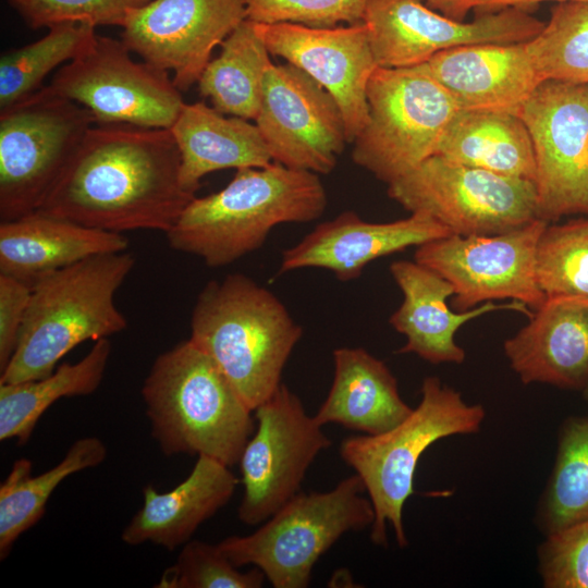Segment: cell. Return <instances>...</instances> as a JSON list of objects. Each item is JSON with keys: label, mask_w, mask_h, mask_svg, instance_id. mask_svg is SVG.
I'll return each mask as SVG.
<instances>
[{"label": "cell", "mask_w": 588, "mask_h": 588, "mask_svg": "<svg viewBox=\"0 0 588 588\" xmlns=\"http://www.w3.org/2000/svg\"><path fill=\"white\" fill-rule=\"evenodd\" d=\"M169 128L94 124L37 211L103 231L164 234L195 195Z\"/></svg>", "instance_id": "6da1fadb"}, {"label": "cell", "mask_w": 588, "mask_h": 588, "mask_svg": "<svg viewBox=\"0 0 588 588\" xmlns=\"http://www.w3.org/2000/svg\"><path fill=\"white\" fill-rule=\"evenodd\" d=\"M327 205L316 173L278 162L241 168L219 192L195 196L166 236L174 250L219 268L259 249L279 224L319 219Z\"/></svg>", "instance_id": "7a4b0ae2"}, {"label": "cell", "mask_w": 588, "mask_h": 588, "mask_svg": "<svg viewBox=\"0 0 588 588\" xmlns=\"http://www.w3.org/2000/svg\"><path fill=\"white\" fill-rule=\"evenodd\" d=\"M303 328L269 289L244 273L207 282L191 317L189 340L255 411L282 383Z\"/></svg>", "instance_id": "3957f363"}, {"label": "cell", "mask_w": 588, "mask_h": 588, "mask_svg": "<svg viewBox=\"0 0 588 588\" xmlns=\"http://www.w3.org/2000/svg\"><path fill=\"white\" fill-rule=\"evenodd\" d=\"M140 394L166 456L206 455L231 467L255 431L253 411L189 339L156 357Z\"/></svg>", "instance_id": "277c9868"}, {"label": "cell", "mask_w": 588, "mask_h": 588, "mask_svg": "<svg viewBox=\"0 0 588 588\" xmlns=\"http://www.w3.org/2000/svg\"><path fill=\"white\" fill-rule=\"evenodd\" d=\"M135 262L127 250L97 255L37 281L0 383L44 378L83 342L125 330L127 320L115 306L114 295Z\"/></svg>", "instance_id": "5b68a950"}, {"label": "cell", "mask_w": 588, "mask_h": 588, "mask_svg": "<svg viewBox=\"0 0 588 588\" xmlns=\"http://www.w3.org/2000/svg\"><path fill=\"white\" fill-rule=\"evenodd\" d=\"M421 399L411 414L385 432L351 437L342 441L340 455L364 482L375 511L370 540L387 544L391 525L397 544L407 546L403 507L414 494L418 462L440 439L479 431L485 417L480 404L467 403L462 394L430 376L421 383Z\"/></svg>", "instance_id": "8992f818"}, {"label": "cell", "mask_w": 588, "mask_h": 588, "mask_svg": "<svg viewBox=\"0 0 588 588\" xmlns=\"http://www.w3.org/2000/svg\"><path fill=\"white\" fill-rule=\"evenodd\" d=\"M355 474L326 492H298L247 536L218 546L237 567H258L274 588L308 587L315 564L343 535L370 527L371 501Z\"/></svg>", "instance_id": "52a82bcc"}, {"label": "cell", "mask_w": 588, "mask_h": 588, "mask_svg": "<svg viewBox=\"0 0 588 588\" xmlns=\"http://www.w3.org/2000/svg\"><path fill=\"white\" fill-rule=\"evenodd\" d=\"M368 121L353 140L352 160L390 184L436 154L461 110L421 65L378 66L367 86Z\"/></svg>", "instance_id": "ba28073f"}, {"label": "cell", "mask_w": 588, "mask_h": 588, "mask_svg": "<svg viewBox=\"0 0 588 588\" xmlns=\"http://www.w3.org/2000/svg\"><path fill=\"white\" fill-rule=\"evenodd\" d=\"M94 124L49 85L0 109L1 221L39 209Z\"/></svg>", "instance_id": "9c48e42d"}, {"label": "cell", "mask_w": 588, "mask_h": 588, "mask_svg": "<svg viewBox=\"0 0 588 588\" xmlns=\"http://www.w3.org/2000/svg\"><path fill=\"white\" fill-rule=\"evenodd\" d=\"M388 195L411 213L427 215L461 236L500 234L538 219L534 181L438 155L388 184Z\"/></svg>", "instance_id": "30bf717a"}, {"label": "cell", "mask_w": 588, "mask_h": 588, "mask_svg": "<svg viewBox=\"0 0 588 588\" xmlns=\"http://www.w3.org/2000/svg\"><path fill=\"white\" fill-rule=\"evenodd\" d=\"M121 39L98 36L78 58L58 69L49 86L86 108L95 124L170 128L184 100L169 72L136 62Z\"/></svg>", "instance_id": "8fae6325"}, {"label": "cell", "mask_w": 588, "mask_h": 588, "mask_svg": "<svg viewBox=\"0 0 588 588\" xmlns=\"http://www.w3.org/2000/svg\"><path fill=\"white\" fill-rule=\"evenodd\" d=\"M536 163V216H588V84L542 81L519 109Z\"/></svg>", "instance_id": "7c38bea8"}, {"label": "cell", "mask_w": 588, "mask_h": 588, "mask_svg": "<svg viewBox=\"0 0 588 588\" xmlns=\"http://www.w3.org/2000/svg\"><path fill=\"white\" fill-rule=\"evenodd\" d=\"M254 413L256 430L237 463L244 487L237 517L248 526L262 524L296 495L309 466L331 445L322 426L283 382Z\"/></svg>", "instance_id": "4fadbf2b"}, {"label": "cell", "mask_w": 588, "mask_h": 588, "mask_svg": "<svg viewBox=\"0 0 588 588\" xmlns=\"http://www.w3.org/2000/svg\"><path fill=\"white\" fill-rule=\"evenodd\" d=\"M547 224L535 219L500 234H451L416 247L414 260L451 283L457 311L494 299L522 302L535 310L546 299L537 281L536 253Z\"/></svg>", "instance_id": "5bb4252c"}, {"label": "cell", "mask_w": 588, "mask_h": 588, "mask_svg": "<svg viewBox=\"0 0 588 588\" xmlns=\"http://www.w3.org/2000/svg\"><path fill=\"white\" fill-rule=\"evenodd\" d=\"M532 8L509 7L456 21L420 0H369L363 22L380 68L417 66L438 52L482 44H517L537 36L544 22Z\"/></svg>", "instance_id": "9a60e30c"}, {"label": "cell", "mask_w": 588, "mask_h": 588, "mask_svg": "<svg viewBox=\"0 0 588 588\" xmlns=\"http://www.w3.org/2000/svg\"><path fill=\"white\" fill-rule=\"evenodd\" d=\"M255 124L273 162L318 175L335 168L348 144L335 99L287 62L268 69Z\"/></svg>", "instance_id": "2e32d148"}, {"label": "cell", "mask_w": 588, "mask_h": 588, "mask_svg": "<svg viewBox=\"0 0 588 588\" xmlns=\"http://www.w3.org/2000/svg\"><path fill=\"white\" fill-rule=\"evenodd\" d=\"M246 19V0H150L128 15L121 40L145 62L171 72L185 91Z\"/></svg>", "instance_id": "e0dca14e"}, {"label": "cell", "mask_w": 588, "mask_h": 588, "mask_svg": "<svg viewBox=\"0 0 588 588\" xmlns=\"http://www.w3.org/2000/svg\"><path fill=\"white\" fill-rule=\"evenodd\" d=\"M256 28L271 56L301 69L332 95L352 144L368 121L367 86L378 68L366 24L320 28L279 22L256 23Z\"/></svg>", "instance_id": "ac0fdd59"}, {"label": "cell", "mask_w": 588, "mask_h": 588, "mask_svg": "<svg viewBox=\"0 0 588 588\" xmlns=\"http://www.w3.org/2000/svg\"><path fill=\"white\" fill-rule=\"evenodd\" d=\"M451 234L443 224L419 212L391 222H369L354 211H343L284 249L279 273L316 268L331 271L342 282L353 281L381 257Z\"/></svg>", "instance_id": "d6986e66"}, {"label": "cell", "mask_w": 588, "mask_h": 588, "mask_svg": "<svg viewBox=\"0 0 588 588\" xmlns=\"http://www.w3.org/2000/svg\"><path fill=\"white\" fill-rule=\"evenodd\" d=\"M390 273L403 294L402 304L389 319L406 339L397 353L415 354L434 365L464 362L465 351L455 342V333L468 321L498 310H514L528 318L532 315L526 304L517 301H491L465 311L453 310L448 305V298L454 295L451 283L415 260L393 261Z\"/></svg>", "instance_id": "ffe728a7"}, {"label": "cell", "mask_w": 588, "mask_h": 588, "mask_svg": "<svg viewBox=\"0 0 588 588\" xmlns=\"http://www.w3.org/2000/svg\"><path fill=\"white\" fill-rule=\"evenodd\" d=\"M503 348L523 383L581 391L588 382V297H546Z\"/></svg>", "instance_id": "44dd1931"}, {"label": "cell", "mask_w": 588, "mask_h": 588, "mask_svg": "<svg viewBox=\"0 0 588 588\" xmlns=\"http://www.w3.org/2000/svg\"><path fill=\"white\" fill-rule=\"evenodd\" d=\"M420 65L450 93L461 110L518 115L523 103L543 81L526 41L460 46L438 52Z\"/></svg>", "instance_id": "7402d4cb"}, {"label": "cell", "mask_w": 588, "mask_h": 588, "mask_svg": "<svg viewBox=\"0 0 588 588\" xmlns=\"http://www.w3.org/2000/svg\"><path fill=\"white\" fill-rule=\"evenodd\" d=\"M237 485L230 466L199 455L189 475L170 491L143 489V505L123 529L122 541L150 542L173 551L232 499Z\"/></svg>", "instance_id": "603a6c76"}, {"label": "cell", "mask_w": 588, "mask_h": 588, "mask_svg": "<svg viewBox=\"0 0 588 588\" xmlns=\"http://www.w3.org/2000/svg\"><path fill=\"white\" fill-rule=\"evenodd\" d=\"M122 233L88 228L39 211L0 223V274L33 286L86 258L125 252Z\"/></svg>", "instance_id": "cb8c5ba5"}, {"label": "cell", "mask_w": 588, "mask_h": 588, "mask_svg": "<svg viewBox=\"0 0 588 588\" xmlns=\"http://www.w3.org/2000/svg\"><path fill=\"white\" fill-rule=\"evenodd\" d=\"M333 380L315 418L365 434H379L396 426L413 408L402 399L397 380L384 362L363 347L333 351Z\"/></svg>", "instance_id": "d4e9b609"}, {"label": "cell", "mask_w": 588, "mask_h": 588, "mask_svg": "<svg viewBox=\"0 0 588 588\" xmlns=\"http://www.w3.org/2000/svg\"><path fill=\"white\" fill-rule=\"evenodd\" d=\"M169 130L181 156V185L193 195L209 173L260 168L272 162L256 124L238 117H225L203 101L184 103Z\"/></svg>", "instance_id": "484cf974"}, {"label": "cell", "mask_w": 588, "mask_h": 588, "mask_svg": "<svg viewBox=\"0 0 588 588\" xmlns=\"http://www.w3.org/2000/svg\"><path fill=\"white\" fill-rule=\"evenodd\" d=\"M434 155L501 175L530 181L536 176L529 132L513 113L460 110Z\"/></svg>", "instance_id": "4316f807"}, {"label": "cell", "mask_w": 588, "mask_h": 588, "mask_svg": "<svg viewBox=\"0 0 588 588\" xmlns=\"http://www.w3.org/2000/svg\"><path fill=\"white\" fill-rule=\"evenodd\" d=\"M109 339L95 341L76 363H63L35 380L0 383V440L24 445L42 414L62 397L94 393L101 384L111 355Z\"/></svg>", "instance_id": "83f0119b"}, {"label": "cell", "mask_w": 588, "mask_h": 588, "mask_svg": "<svg viewBox=\"0 0 588 588\" xmlns=\"http://www.w3.org/2000/svg\"><path fill=\"white\" fill-rule=\"evenodd\" d=\"M107 456L97 437H84L71 444L52 468L33 476L27 458L14 462L0 486V560L7 559L14 542L44 516L52 492L69 476L100 465Z\"/></svg>", "instance_id": "f1b7e54d"}, {"label": "cell", "mask_w": 588, "mask_h": 588, "mask_svg": "<svg viewBox=\"0 0 588 588\" xmlns=\"http://www.w3.org/2000/svg\"><path fill=\"white\" fill-rule=\"evenodd\" d=\"M220 47L197 82L199 94L221 113L255 121L265 77L272 64L256 23L244 20Z\"/></svg>", "instance_id": "f546056e"}, {"label": "cell", "mask_w": 588, "mask_h": 588, "mask_svg": "<svg viewBox=\"0 0 588 588\" xmlns=\"http://www.w3.org/2000/svg\"><path fill=\"white\" fill-rule=\"evenodd\" d=\"M588 518V417H568L559 430L554 465L537 523L546 536Z\"/></svg>", "instance_id": "4dcf8cb0"}, {"label": "cell", "mask_w": 588, "mask_h": 588, "mask_svg": "<svg viewBox=\"0 0 588 588\" xmlns=\"http://www.w3.org/2000/svg\"><path fill=\"white\" fill-rule=\"evenodd\" d=\"M96 38L91 25L62 24L32 44L2 53L0 109L40 89L48 74L85 53Z\"/></svg>", "instance_id": "1f68e13d"}, {"label": "cell", "mask_w": 588, "mask_h": 588, "mask_svg": "<svg viewBox=\"0 0 588 588\" xmlns=\"http://www.w3.org/2000/svg\"><path fill=\"white\" fill-rule=\"evenodd\" d=\"M527 50L541 78L588 84V3L556 2Z\"/></svg>", "instance_id": "d6a6232c"}, {"label": "cell", "mask_w": 588, "mask_h": 588, "mask_svg": "<svg viewBox=\"0 0 588 588\" xmlns=\"http://www.w3.org/2000/svg\"><path fill=\"white\" fill-rule=\"evenodd\" d=\"M536 274L546 297H588V216L547 224L537 246Z\"/></svg>", "instance_id": "836d02e7"}, {"label": "cell", "mask_w": 588, "mask_h": 588, "mask_svg": "<svg viewBox=\"0 0 588 588\" xmlns=\"http://www.w3.org/2000/svg\"><path fill=\"white\" fill-rule=\"evenodd\" d=\"M266 580L258 567L241 572L217 544L188 540L157 588H260Z\"/></svg>", "instance_id": "e575fe53"}, {"label": "cell", "mask_w": 588, "mask_h": 588, "mask_svg": "<svg viewBox=\"0 0 588 588\" xmlns=\"http://www.w3.org/2000/svg\"><path fill=\"white\" fill-rule=\"evenodd\" d=\"M32 29L62 24L122 27L128 15L150 0H5Z\"/></svg>", "instance_id": "d590c367"}, {"label": "cell", "mask_w": 588, "mask_h": 588, "mask_svg": "<svg viewBox=\"0 0 588 588\" xmlns=\"http://www.w3.org/2000/svg\"><path fill=\"white\" fill-rule=\"evenodd\" d=\"M369 0H246L247 19L256 23L290 22L335 27L363 22Z\"/></svg>", "instance_id": "8d00e7d4"}, {"label": "cell", "mask_w": 588, "mask_h": 588, "mask_svg": "<svg viewBox=\"0 0 588 588\" xmlns=\"http://www.w3.org/2000/svg\"><path fill=\"white\" fill-rule=\"evenodd\" d=\"M538 568L546 588H588V518L546 536Z\"/></svg>", "instance_id": "74e56055"}, {"label": "cell", "mask_w": 588, "mask_h": 588, "mask_svg": "<svg viewBox=\"0 0 588 588\" xmlns=\"http://www.w3.org/2000/svg\"><path fill=\"white\" fill-rule=\"evenodd\" d=\"M32 295V286L16 278L0 274V372L17 345Z\"/></svg>", "instance_id": "f35d334b"}, {"label": "cell", "mask_w": 588, "mask_h": 588, "mask_svg": "<svg viewBox=\"0 0 588 588\" xmlns=\"http://www.w3.org/2000/svg\"><path fill=\"white\" fill-rule=\"evenodd\" d=\"M427 5L456 21H464L475 8V0H425Z\"/></svg>", "instance_id": "ab89813d"}, {"label": "cell", "mask_w": 588, "mask_h": 588, "mask_svg": "<svg viewBox=\"0 0 588 588\" xmlns=\"http://www.w3.org/2000/svg\"><path fill=\"white\" fill-rule=\"evenodd\" d=\"M543 1H573V2H585L588 3V0H475L474 10L478 11L479 14L499 11L509 7H525L534 8L535 5Z\"/></svg>", "instance_id": "60d3db41"}, {"label": "cell", "mask_w": 588, "mask_h": 588, "mask_svg": "<svg viewBox=\"0 0 588 588\" xmlns=\"http://www.w3.org/2000/svg\"><path fill=\"white\" fill-rule=\"evenodd\" d=\"M580 392L583 394V397L588 401V382Z\"/></svg>", "instance_id": "b9f144b4"}]
</instances>
